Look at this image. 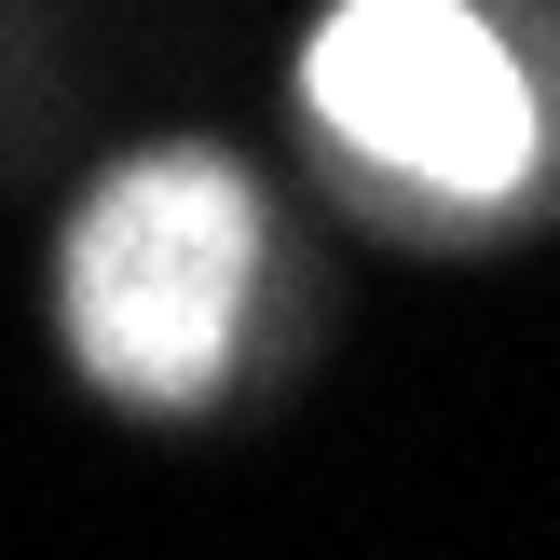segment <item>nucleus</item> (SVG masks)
I'll return each mask as SVG.
<instances>
[{"instance_id": "nucleus-2", "label": "nucleus", "mask_w": 560, "mask_h": 560, "mask_svg": "<svg viewBox=\"0 0 560 560\" xmlns=\"http://www.w3.org/2000/svg\"><path fill=\"white\" fill-rule=\"evenodd\" d=\"M246 288H260V206L219 151L124 164L69 233V342L137 410H178L233 370Z\"/></svg>"}, {"instance_id": "nucleus-1", "label": "nucleus", "mask_w": 560, "mask_h": 560, "mask_svg": "<svg viewBox=\"0 0 560 560\" xmlns=\"http://www.w3.org/2000/svg\"><path fill=\"white\" fill-rule=\"evenodd\" d=\"M301 109L410 206H520L547 151L534 69L479 0H342L301 55Z\"/></svg>"}]
</instances>
